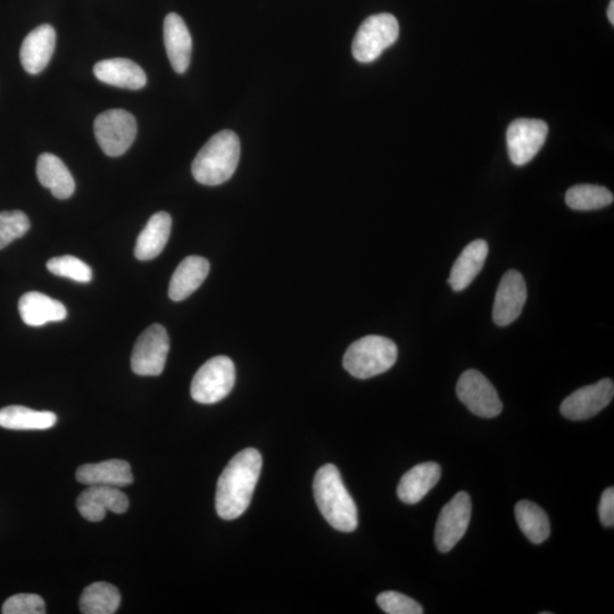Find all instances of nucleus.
Masks as SVG:
<instances>
[{
	"label": "nucleus",
	"mask_w": 614,
	"mask_h": 614,
	"mask_svg": "<svg viewBox=\"0 0 614 614\" xmlns=\"http://www.w3.org/2000/svg\"><path fill=\"white\" fill-rule=\"evenodd\" d=\"M488 250V244L481 239L475 240L464 248L458 260L455 261L450 278H448V284L454 292H462L472 284V281L484 268Z\"/></svg>",
	"instance_id": "22"
},
{
	"label": "nucleus",
	"mask_w": 614,
	"mask_h": 614,
	"mask_svg": "<svg viewBox=\"0 0 614 614\" xmlns=\"http://www.w3.org/2000/svg\"><path fill=\"white\" fill-rule=\"evenodd\" d=\"M262 455L246 448L231 459L218 480L215 509L224 520H235L250 506L262 470Z\"/></svg>",
	"instance_id": "1"
},
{
	"label": "nucleus",
	"mask_w": 614,
	"mask_h": 614,
	"mask_svg": "<svg viewBox=\"0 0 614 614\" xmlns=\"http://www.w3.org/2000/svg\"><path fill=\"white\" fill-rule=\"evenodd\" d=\"M614 384L611 379H603L595 385L586 386L572 393L561 404L564 418L574 421L591 419L612 402Z\"/></svg>",
	"instance_id": "12"
},
{
	"label": "nucleus",
	"mask_w": 614,
	"mask_h": 614,
	"mask_svg": "<svg viewBox=\"0 0 614 614\" xmlns=\"http://www.w3.org/2000/svg\"><path fill=\"white\" fill-rule=\"evenodd\" d=\"M47 269L55 276L82 282V284H87L93 279V270L89 265L71 255L54 257L47 262Z\"/></svg>",
	"instance_id": "29"
},
{
	"label": "nucleus",
	"mask_w": 614,
	"mask_h": 614,
	"mask_svg": "<svg viewBox=\"0 0 614 614\" xmlns=\"http://www.w3.org/2000/svg\"><path fill=\"white\" fill-rule=\"evenodd\" d=\"M77 508L82 517L98 522L105 518L107 511L116 514L127 512L129 499L119 487L89 486L78 497Z\"/></svg>",
	"instance_id": "14"
},
{
	"label": "nucleus",
	"mask_w": 614,
	"mask_h": 614,
	"mask_svg": "<svg viewBox=\"0 0 614 614\" xmlns=\"http://www.w3.org/2000/svg\"><path fill=\"white\" fill-rule=\"evenodd\" d=\"M526 301L527 286L524 277L516 270L506 272L495 296L493 319L496 325H511L520 317Z\"/></svg>",
	"instance_id": "13"
},
{
	"label": "nucleus",
	"mask_w": 614,
	"mask_h": 614,
	"mask_svg": "<svg viewBox=\"0 0 614 614\" xmlns=\"http://www.w3.org/2000/svg\"><path fill=\"white\" fill-rule=\"evenodd\" d=\"M240 140L234 131L223 130L214 135L199 151L192 165L195 180L205 186H219L237 170Z\"/></svg>",
	"instance_id": "3"
},
{
	"label": "nucleus",
	"mask_w": 614,
	"mask_h": 614,
	"mask_svg": "<svg viewBox=\"0 0 614 614\" xmlns=\"http://www.w3.org/2000/svg\"><path fill=\"white\" fill-rule=\"evenodd\" d=\"M164 45L174 71L185 73L192 57L193 40L181 16L170 13L164 20Z\"/></svg>",
	"instance_id": "16"
},
{
	"label": "nucleus",
	"mask_w": 614,
	"mask_h": 614,
	"mask_svg": "<svg viewBox=\"0 0 614 614\" xmlns=\"http://www.w3.org/2000/svg\"><path fill=\"white\" fill-rule=\"evenodd\" d=\"M614 201L609 189L596 185L571 187L566 194V202L575 211H594L611 205Z\"/></svg>",
	"instance_id": "28"
},
{
	"label": "nucleus",
	"mask_w": 614,
	"mask_h": 614,
	"mask_svg": "<svg viewBox=\"0 0 614 614\" xmlns=\"http://www.w3.org/2000/svg\"><path fill=\"white\" fill-rule=\"evenodd\" d=\"M56 414L12 405L0 410V427L11 430H46L56 425Z\"/></svg>",
	"instance_id": "25"
},
{
	"label": "nucleus",
	"mask_w": 614,
	"mask_h": 614,
	"mask_svg": "<svg viewBox=\"0 0 614 614\" xmlns=\"http://www.w3.org/2000/svg\"><path fill=\"white\" fill-rule=\"evenodd\" d=\"M170 338L161 325L147 328L139 336L131 355V369L138 376H160L167 364Z\"/></svg>",
	"instance_id": "8"
},
{
	"label": "nucleus",
	"mask_w": 614,
	"mask_h": 614,
	"mask_svg": "<svg viewBox=\"0 0 614 614\" xmlns=\"http://www.w3.org/2000/svg\"><path fill=\"white\" fill-rule=\"evenodd\" d=\"M19 311L23 322L30 327H43L68 317L64 304L38 292L24 294L20 298Z\"/></svg>",
	"instance_id": "21"
},
{
	"label": "nucleus",
	"mask_w": 614,
	"mask_h": 614,
	"mask_svg": "<svg viewBox=\"0 0 614 614\" xmlns=\"http://www.w3.org/2000/svg\"><path fill=\"white\" fill-rule=\"evenodd\" d=\"M94 128L99 147L111 157L126 153L137 136L135 116L124 110H110L99 114Z\"/></svg>",
	"instance_id": "7"
},
{
	"label": "nucleus",
	"mask_w": 614,
	"mask_h": 614,
	"mask_svg": "<svg viewBox=\"0 0 614 614\" xmlns=\"http://www.w3.org/2000/svg\"><path fill=\"white\" fill-rule=\"evenodd\" d=\"M459 400L476 416L492 419L500 416L503 404L492 385L483 373L468 370L463 373L456 385Z\"/></svg>",
	"instance_id": "9"
},
{
	"label": "nucleus",
	"mask_w": 614,
	"mask_h": 614,
	"mask_svg": "<svg viewBox=\"0 0 614 614\" xmlns=\"http://www.w3.org/2000/svg\"><path fill=\"white\" fill-rule=\"evenodd\" d=\"M600 519L604 527L614 526V488L605 489L600 502Z\"/></svg>",
	"instance_id": "33"
},
{
	"label": "nucleus",
	"mask_w": 614,
	"mask_h": 614,
	"mask_svg": "<svg viewBox=\"0 0 614 614\" xmlns=\"http://www.w3.org/2000/svg\"><path fill=\"white\" fill-rule=\"evenodd\" d=\"M608 19L611 24H614V0H611L608 8Z\"/></svg>",
	"instance_id": "34"
},
{
	"label": "nucleus",
	"mask_w": 614,
	"mask_h": 614,
	"mask_svg": "<svg viewBox=\"0 0 614 614\" xmlns=\"http://www.w3.org/2000/svg\"><path fill=\"white\" fill-rule=\"evenodd\" d=\"M94 73L106 85L138 90L147 84V76L140 66L128 58H111L95 65Z\"/></svg>",
	"instance_id": "17"
},
{
	"label": "nucleus",
	"mask_w": 614,
	"mask_h": 614,
	"mask_svg": "<svg viewBox=\"0 0 614 614\" xmlns=\"http://www.w3.org/2000/svg\"><path fill=\"white\" fill-rule=\"evenodd\" d=\"M4 614H45L46 605L37 594H18L10 597L4 605Z\"/></svg>",
	"instance_id": "32"
},
{
	"label": "nucleus",
	"mask_w": 614,
	"mask_h": 614,
	"mask_svg": "<svg viewBox=\"0 0 614 614\" xmlns=\"http://www.w3.org/2000/svg\"><path fill=\"white\" fill-rule=\"evenodd\" d=\"M79 604L84 614H113L120 608L121 594L115 586L98 582L85 588Z\"/></svg>",
	"instance_id": "26"
},
{
	"label": "nucleus",
	"mask_w": 614,
	"mask_h": 614,
	"mask_svg": "<svg viewBox=\"0 0 614 614\" xmlns=\"http://www.w3.org/2000/svg\"><path fill=\"white\" fill-rule=\"evenodd\" d=\"M516 518L519 528L531 543L542 544L550 537V520L541 506L521 501L516 505Z\"/></svg>",
	"instance_id": "27"
},
{
	"label": "nucleus",
	"mask_w": 614,
	"mask_h": 614,
	"mask_svg": "<svg viewBox=\"0 0 614 614\" xmlns=\"http://www.w3.org/2000/svg\"><path fill=\"white\" fill-rule=\"evenodd\" d=\"M56 31L49 24L32 30L24 39L20 57L23 69L30 74L43 72L55 51Z\"/></svg>",
	"instance_id": "15"
},
{
	"label": "nucleus",
	"mask_w": 614,
	"mask_h": 614,
	"mask_svg": "<svg viewBox=\"0 0 614 614\" xmlns=\"http://www.w3.org/2000/svg\"><path fill=\"white\" fill-rule=\"evenodd\" d=\"M31 223L21 211L0 212V250L27 234Z\"/></svg>",
	"instance_id": "30"
},
{
	"label": "nucleus",
	"mask_w": 614,
	"mask_h": 614,
	"mask_svg": "<svg viewBox=\"0 0 614 614\" xmlns=\"http://www.w3.org/2000/svg\"><path fill=\"white\" fill-rule=\"evenodd\" d=\"M314 499L328 524L343 533L358 527V508L334 464L319 469L313 483Z\"/></svg>",
	"instance_id": "2"
},
{
	"label": "nucleus",
	"mask_w": 614,
	"mask_h": 614,
	"mask_svg": "<svg viewBox=\"0 0 614 614\" xmlns=\"http://www.w3.org/2000/svg\"><path fill=\"white\" fill-rule=\"evenodd\" d=\"M172 219L167 212H159L148 220L140 232L135 247V256L139 261H151L159 256L167 246L171 235Z\"/></svg>",
	"instance_id": "23"
},
{
	"label": "nucleus",
	"mask_w": 614,
	"mask_h": 614,
	"mask_svg": "<svg viewBox=\"0 0 614 614\" xmlns=\"http://www.w3.org/2000/svg\"><path fill=\"white\" fill-rule=\"evenodd\" d=\"M79 483L87 486L124 487L134 483L130 464L123 460H109L84 464L77 470Z\"/></svg>",
	"instance_id": "18"
},
{
	"label": "nucleus",
	"mask_w": 614,
	"mask_h": 614,
	"mask_svg": "<svg viewBox=\"0 0 614 614\" xmlns=\"http://www.w3.org/2000/svg\"><path fill=\"white\" fill-rule=\"evenodd\" d=\"M472 512L469 494L460 492L448 502L439 514L435 543L439 552H450L467 533Z\"/></svg>",
	"instance_id": "10"
},
{
	"label": "nucleus",
	"mask_w": 614,
	"mask_h": 614,
	"mask_svg": "<svg viewBox=\"0 0 614 614\" xmlns=\"http://www.w3.org/2000/svg\"><path fill=\"white\" fill-rule=\"evenodd\" d=\"M236 383V368L228 356H215L196 372L190 393L194 401L215 404L226 398Z\"/></svg>",
	"instance_id": "6"
},
{
	"label": "nucleus",
	"mask_w": 614,
	"mask_h": 614,
	"mask_svg": "<svg viewBox=\"0 0 614 614\" xmlns=\"http://www.w3.org/2000/svg\"><path fill=\"white\" fill-rule=\"evenodd\" d=\"M379 608L388 614H422L421 605L409 596L397 592H384L378 595Z\"/></svg>",
	"instance_id": "31"
},
{
	"label": "nucleus",
	"mask_w": 614,
	"mask_h": 614,
	"mask_svg": "<svg viewBox=\"0 0 614 614\" xmlns=\"http://www.w3.org/2000/svg\"><path fill=\"white\" fill-rule=\"evenodd\" d=\"M37 177L41 185L51 190L54 197L68 199L76 190V182L60 157L44 153L38 157Z\"/></svg>",
	"instance_id": "24"
},
{
	"label": "nucleus",
	"mask_w": 614,
	"mask_h": 614,
	"mask_svg": "<svg viewBox=\"0 0 614 614\" xmlns=\"http://www.w3.org/2000/svg\"><path fill=\"white\" fill-rule=\"evenodd\" d=\"M210 263L201 256H188L182 261L170 281L169 296L174 302L186 300L202 286L209 276Z\"/></svg>",
	"instance_id": "19"
},
{
	"label": "nucleus",
	"mask_w": 614,
	"mask_h": 614,
	"mask_svg": "<svg viewBox=\"0 0 614 614\" xmlns=\"http://www.w3.org/2000/svg\"><path fill=\"white\" fill-rule=\"evenodd\" d=\"M398 350L393 340L367 336L356 340L345 353L344 368L355 378L369 379L391 369Z\"/></svg>",
	"instance_id": "4"
},
{
	"label": "nucleus",
	"mask_w": 614,
	"mask_h": 614,
	"mask_svg": "<svg viewBox=\"0 0 614 614\" xmlns=\"http://www.w3.org/2000/svg\"><path fill=\"white\" fill-rule=\"evenodd\" d=\"M549 127L542 120L519 119L510 124L506 132V143L510 160L514 165H526L541 151Z\"/></svg>",
	"instance_id": "11"
},
{
	"label": "nucleus",
	"mask_w": 614,
	"mask_h": 614,
	"mask_svg": "<svg viewBox=\"0 0 614 614\" xmlns=\"http://www.w3.org/2000/svg\"><path fill=\"white\" fill-rule=\"evenodd\" d=\"M400 26L395 16L388 13L372 15L365 20L353 40L352 53L356 61L371 63L396 43Z\"/></svg>",
	"instance_id": "5"
},
{
	"label": "nucleus",
	"mask_w": 614,
	"mask_h": 614,
	"mask_svg": "<svg viewBox=\"0 0 614 614\" xmlns=\"http://www.w3.org/2000/svg\"><path fill=\"white\" fill-rule=\"evenodd\" d=\"M442 476L435 462L418 464L402 477L397 487L398 499L406 504H417L433 489Z\"/></svg>",
	"instance_id": "20"
}]
</instances>
